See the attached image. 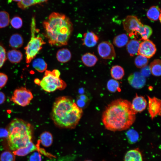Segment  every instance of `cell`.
Returning a JSON list of instances; mask_svg holds the SVG:
<instances>
[{
    "label": "cell",
    "instance_id": "6da1fadb",
    "mask_svg": "<svg viewBox=\"0 0 161 161\" xmlns=\"http://www.w3.org/2000/svg\"><path fill=\"white\" fill-rule=\"evenodd\" d=\"M137 113L131 103L127 100L118 99L106 107L102 115V121L108 130L115 131L129 129L134 122Z\"/></svg>",
    "mask_w": 161,
    "mask_h": 161
},
{
    "label": "cell",
    "instance_id": "7a4b0ae2",
    "mask_svg": "<svg viewBox=\"0 0 161 161\" xmlns=\"http://www.w3.org/2000/svg\"><path fill=\"white\" fill-rule=\"evenodd\" d=\"M45 36L52 46L67 44L73 30L70 19L64 14L54 12L43 23Z\"/></svg>",
    "mask_w": 161,
    "mask_h": 161
},
{
    "label": "cell",
    "instance_id": "3957f363",
    "mask_svg": "<svg viewBox=\"0 0 161 161\" xmlns=\"http://www.w3.org/2000/svg\"><path fill=\"white\" fill-rule=\"evenodd\" d=\"M82 112V109L72 99L63 96L58 97L54 102L51 116L58 126L72 129L78 124Z\"/></svg>",
    "mask_w": 161,
    "mask_h": 161
},
{
    "label": "cell",
    "instance_id": "277c9868",
    "mask_svg": "<svg viewBox=\"0 0 161 161\" xmlns=\"http://www.w3.org/2000/svg\"><path fill=\"white\" fill-rule=\"evenodd\" d=\"M9 148L13 151L27 146L32 141L33 128L29 123L22 119L15 118L7 128Z\"/></svg>",
    "mask_w": 161,
    "mask_h": 161
},
{
    "label": "cell",
    "instance_id": "5b68a950",
    "mask_svg": "<svg viewBox=\"0 0 161 161\" xmlns=\"http://www.w3.org/2000/svg\"><path fill=\"white\" fill-rule=\"evenodd\" d=\"M60 72L57 69L52 71L46 70L39 85L44 90L49 92L57 89H63L66 87V84L60 78Z\"/></svg>",
    "mask_w": 161,
    "mask_h": 161
},
{
    "label": "cell",
    "instance_id": "8992f818",
    "mask_svg": "<svg viewBox=\"0 0 161 161\" xmlns=\"http://www.w3.org/2000/svg\"><path fill=\"white\" fill-rule=\"evenodd\" d=\"M37 30L36 28L35 18L33 17L31 24V39L24 48L26 55V62L28 64L31 62L41 49L43 45L45 44L42 38L35 36V33Z\"/></svg>",
    "mask_w": 161,
    "mask_h": 161
},
{
    "label": "cell",
    "instance_id": "52a82bcc",
    "mask_svg": "<svg viewBox=\"0 0 161 161\" xmlns=\"http://www.w3.org/2000/svg\"><path fill=\"white\" fill-rule=\"evenodd\" d=\"M32 93L25 87L16 89L14 91L10 100L14 103L23 107L29 105L33 98Z\"/></svg>",
    "mask_w": 161,
    "mask_h": 161
},
{
    "label": "cell",
    "instance_id": "ba28073f",
    "mask_svg": "<svg viewBox=\"0 0 161 161\" xmlns=\"http://www.w3.org/2000/svg\"><path fill=\"white\" fill-rule=\"evenodd\" d=\"M123 24L125 30L131 37L138 34L143 25L137 17L133 15L127 16L123 20Z\"/></svg>",
    "mask_w": 161,
    "mask_h": 161
},
{
    "label": "cell",
    "instance_id": "9c48e42d",
    "mask_svg": "<svg viewBox=\"0 0 161 161\" xmlns=\"http://www.w3.org/2000/svg\"><path fill=\"white\" fill-rule=\"evenodd\" d=\"M99 55L102 58L107 59H114L116 53L113 45L109 42L103 41L99 44L97 47Z\"/></svg>",
    "mask_w": 161,
    "mask_h": 161
},
{
    "label": "cell",
    "instance_id": "30bf717a",
    "mask_svg": "<svg viewBox=\"0 0 161 161\" xmlns=\"http://www.w3.org/2000/svg\"><path fill=\"white\" fill-rule=\"evenodd\" d=\"M157 49L155 44L151 40H143L140 43L137 55H141L149 58L155 54Z\"/></svg>",
    "mask_w": 161,
    "mask_h": 161
},
{
    "label": "cell",
    "instance_id": "8fae6325",
    "mask_svg": "<svg viewBox=\"0 0 161 161\" xmlns=\"http://www.w3.org/2000/svg\"><path fill=\"white\" fill-rule=\"evenodd\" d=\"M148 111L152 120L157 115L161 116V100L155 97H151L147 95Z\"/></svg>",
    "mask_w": 161,
    "mask_h": 161
},
{
    "label": "cell",
    "instance_id": "7c38bea8",
    "mask_svg": "<svg viewBox=\"0 0 161 161\" xmlns=\"http://www.w3.org/2000/svg\"><path fill=\"white\" fill-rule=\"evenodd\" d=\"M128 80L132 87L137 89L143 87L146 82L145 77L139 72H135L131 74L128 77Z\"/></svg>",
    "mask_w": 161,
    "mask_h": 161
},
{
    "label": "cell",
    "instance_id": "4fadbf2b",
    "mask_svg": "<svg viewBox=\"0 0 161 161\" xmlns=\"http://www.w3.org/2000/svg\"><path fill=\"white\" fill-rule=\"evenodd\" d=\"M131 104L133 109L137 113L142 112L146 109L147 102L144 97L139 96L136 94Z\"/></svg>",
    "mask_w": 161,
    "mask_h": 161
},
{
    "label": "cell",
    "instance_id": "5bb4252c",
    "mask_svg": "<svg viewBox=\"0 0 161 161\" xmlns=\"http://www.w3.org/2000/svg\"><path fill=\"white\" fill-rule=\"evenodd\" d=\"M99 39L97 36L92 32H88L83 34V44L87 47L95 46L97 43Z\"/></svg>",
    "mask_w": 161,
    "mask_h": 161
},
{
    "label": "cell",
    "instance_id": "9a60e30c",
    "mask_svg": "<svg viewBox=\"0 0 161 161\" xmlns=\"http://www.w3.org/2000/svg\"><path fill=\"white\" fill-rule=\"evenodd\" d=\"M124 161H143L141 153L138 148L130 150L126 153Z\"/></svg>",
    "mask_w": 161,
    "mask_h": 161
},
{
    "label": "cell",
    "instance_id": "2e32d148",
    "mask_svg": "<svg viewBox=\"0 0 161 161\" xmlns=\"http://www.w3.org/2000/svg\"><path fill=\"white\" fill-rule=\"evenodd\" d=\"M37 149V148L32 141L30 142L27 146L21 148L13 153L15 155L18 156H24L33 151Z\"/></svg>",
    "mask_w": 161,
    "mask_h": 161
},
{
    "label": "cell",
    "instance_id": "e0dca14e",
    "mask_svg": "<svg viewBox=\"0 0 161 161\" xmlns=\"http://www.w3.org/2000/svg\"><path fill=\"white\" fill-rule=\"evenodd\" d=\"M6 55L9 61L13 64L20 63L22 60L23 57V54L21 52L16 49L8 51Z\"/></svg>",
    "mask_w": 161,
    "mask_h": 161
},
{
    "label": "cell",
    "instance_id": "ac0fdd59",
    "mask_svg": "<svg viewBox=\"0 0 161 161\" xmlns=\"http://www.w3.org/2000/svg\"><path fill=\"white\" fill-rule=\"evenodd\" d=\"M146 16L147 18L152 21H155L159 19L160 21V9L157 6H151L148 10Z\"/></svg>",
    "mask_w": 161,
    "mask_h": 161
},
{
    "label": "cell",
    "instance_id": "d6986e66",
    "mask_svg": "<svg viewBox=\"0 0 161 161\" xmlns=\"http://www.w3.org/2000/svg\"><path fill=\"white\" fill-rule=\"evenodd\" d=\"M23 42L22 36L18 33H15L10 37L9 40V45L13 48L17 49L22 46Z\"/></svg>",
    "mask_w": 161,
    "mask_h": 161
},
{
    "label": "cell",
    "instance_id": "ffe728a7",
    "mask_svg": "<svg viewBox=\"0 0 161 161\" xmlns=\"http://www.w3.org/2000/svg\"><path fill=\"white\" fill-rule=\"evenodd\" d=\"M140 43L137 40L131 39L128 41L126 44L127 50L131 56L137 54L140 45Z\"/></svg>",
    "mask_w": 161,
    "mask_h": 161
},
{
    "label": "cell",
    "instance_id": "44dd1931",
    "mask_svg": "<svg viewBox=\"0 0 161 161\" xmlns=\"http://www.w3.org/2000/svg\"><path fill=\"white\" fill-rule=\"evenodd\" d=\"M71 53L67 49L63 48L59 50L56 54V58L58 61L65 63L69 61L71 58Z\"/></svg>",
    "mask_w": 161,
    "mask_h": 161
},
{
    "label": "cell",
    "instance_id": "7402d4cb",
    "mask_svg": "<svg viewBox=\"0 0 161 161\" xmlns=\"http://www.w3.org/2000/svg\"><path fill=\"white\" fill-rule=\"evenodd\" d=\"M81 60L83 64L88 67L94 66L98 60L96 56L90 53H87L83 55Z\"/></svg>",
    "mask_w": 161,
    "mask_h": 161
},
{
    "label": "cell",
    "instance_id": "603a6c76",
    "mask_svg": "<svg viewBox=\"0 0 161 161\" xmlns=\"http://www.w3.org/2000/svg\"><path fill=\"white\" fill-rule=\"evenodd\" d=\"M149 67L152 74L155 76H160L161 75V60L157 59H154L150 64Z\"/></svg>",
    "mask_w": 161,
    "mask_h": 161
},
{
    "label": "cell",
    "instance_id": "cb8c5ba5",
    "mask_svg": "<svg viewBox=\"0 0 161 161\" xmlns=\"http://www.w3.org/2000/svg\"><path fill=\"white\" fill-rule=\"evenodd\" d=\"M128 41V35L123 33L116 36L113 39V43L116 47H121L126 45Z\"/></svg>",
    "mask_w": 161,
    "mask_h": 161
},
{
    "label": "cell",
    "instance_id": "d4e9b609",
    "mask_svg": "<svg viewBox=\"0 0 161 161\" xmlns=\"http://www.w3.org/2000/svg\"><path fill=\"white\" fill-rule=\"evenodd\" d=\"M112 77L115 80L122 79L124 75V71L121 66L119 65L113 66L110 71Z\"/></svg>",
    "mask_w": 161,
    "mask_h": 161
},
{
    "label": "cell",
    "instance_id": "484cf974",
    "mask_svg": "<svg viewBox=\"0 0 161 161\" xmlns=\"http://www.w3.org/2000/svg\"><path fill=\"white\" fill-rule=\"evenodd\" d=\"M42 145L44 147L50 146L53 142L52 136L50 132L45 131L41 134L40 136V140Z\"/></svg>",
    "mask_w": 161,
    "mask_h": 161
},
{
    "label": "cell",
    "instance_id": "4316f807",
    "mask_svg": "<svg viewBox=\"0 0 161 161\" xmlns=\"http://www.w3.org/2000/svg\"><path fill=\"white\" fill-rule=\"evenodd\" d=\"M33 67L40 72H42L46 71L47 65L45 61L41 58H38L34 60L32 64Z\"/></svg>",
    "mask_w": 161,
    "mask_h": 161
},
{
    "label": "cell",
    "instance_id": "83f0119b",
    "mask_svg": "<svg viewBox=\"0 0 161 161\" xmlns=\"http://www.w3.org/2000/svg\"><path fill=\"white\" fill-rule=\"evenodd\" d=\"M152 28L149 26L146 25H143L140 30L138 34L143 40L148 39L152 33Z\"/></svg>",
    "mask_w": 161,
    "mask_h": 161
},
{
    "label": "cell",
    "instance_id": "f1b7e54d",
    "mask_svg": "<svg viewBox=\"0 0 161 161\" xmlns=\"http://www.w3.org/2000/svg\"><path fill=\"white\" fill-rule=\"evenodd\" d=\"M10 23L9 13L5 11H0V28L7 26Z\"/></svg>",
    "mask_w": 161,
    "mask_h": 161
},
{
    "label": "cell",
    "instance_id": "f546056e",
    "mask_svg": "<svg viewBox=\"0 0 161 161\" xmlns=\"http://www.w3.org/2000/svg\"><path fill=\"white\" fill-rule=\"evenodd\" d=\"M148 60L147 58L141 55H138L134 60V63L138 68H143L147 66Z\"/></svg>",
    "mask_w": 161,
    "mask_h": 161
},
{
    "label": "cell",
    "instance_id": "4dcf8cb0",
    "mask_svg": "<svg viewBox=\"0 0 161 161\" xmlns=\"http://www.w3.org/2000/svg\"><path fill=\"white\" fill-rule=\"evenodd\" d=\"M120 84L117 80L111 79L108 81L107 88L109 91L111 92H115L119 90Z\"/></svg>",
    "mask_w": 161,
    "mask_h": 161
},
{
    "label": "cell",
    "instance_id": "1f68e13d",
    "mask_svg": "<svg viewBox=\"0 0 161 161\" xmlns=\"http://www.w3.org/2000/svg\"><path fill=\"white\" fill-rule=\"evenodd\" d=\"M15 155L8 151L3 152L0 155V161H15Z\"/></svg>",
    "mask_w": 161,
    "mask_h": 161
},
{
    "label": "cell",
    "instance_id": "d6a6232c",
    "mask_svg": "<svg viewBox=\"0 0 161 161\" xmlns=\"http://www.w3.org/2000/svg\"><path fill=\"white\" fill-rule=\"evenodd\" d=\"M126 135L129 141L132 143L136 142L139 138L138 132L133 129H130L128 131Z\"/></svg>",
    "mask_w": 161,
    "mask_h": 161
},
{
    "label": "cell",
    "instance_id": "836d02e7",
    "mask_svg": "<svg viewBox=\"0 0 161 161\" xmlns=\"http://www.w3.org/2000/svg\"><path fill=\"white\" fill-rule=\"evenodd\" d=\"M11 26L14 28L18 29L21 28L23 24L22 19L18 16L14 17L10 21Z\"/></svg>",
    "mask_w": 161,
    "mask_h": 161
},
{
    "label": "cell",
    "instance_id": "e575fe53",
    "mask_svg": "<svg viewBox=\"0 0 161 161\" xmlns=\"http://www.w3.org/2000/svg\"><path fill=\"white\" fill-rule=\"evenodd\" d=\"M36 4L35 0H21L18 4V7L22 9H25L28 7Z\"/></svg>",
    "mask_w": 161,
    "mask_h": 161
},
{
    "label": "cell",
    "instance_id": "d590c367",
    "mask_svg": "<svg viewBox=\"0 0 161 161\" xmlns=\"http://www.w3.org/2000/svg\"><path fill=\"white\" fill-rule=\"evenodd\" d=\"M7 58L6 50L0 44V68L3 66Z\"/></svg>",
    "mask_w": 161,
    "mask_h": 161
},
{
    "label": "cell",
    "instance_id": "8d00e7d4",
    "mask_svg": "<svg viewBox=\"0 0 161 161\" xmlns=\"http://www.w3.org/2000/svg\"><path fill=\"white\" fill-rule=\"evenodd\" d=\"M8 80L7 75L4 73L0 72V89L4 87Z\"/></svg>",
    "mask_w": 161,
    "mask_h": 161
},
{
    "label": "cell",
    "instance_id": "74e56055",
    "mask_svg": "<svg viewBox=\"0 0 161 161\" xmlns=\"http://www.w3.org/2000/svg\"><path fill=\"white\" fill-rule=\"evenodd\" d=\"M29 161H41L40 154L37 152H34L30 157Z\"/></svg>",
    "mask_w": 161,
    "mask_h": 161
},
{
    "label": "cell",
    "instance_id": "f35d334b",
    "mask_svg": "<svg viewBox=\"0 0 161 161\" xmlns=\"http://www.w3.org/2000/svg\"><path fill=\"white\" fill-rule=\"evenodd\" d=\"M140 73L145 77L149 76L151 73L149 66H146L142 68Z\"/></svg>",
    "mask_w": 161,
    "mask_h": 161
},
{
    "label": "cell",
    "instance_id": "ab89813d",
    "mask_svg": "<svg viewBox=\"0 0 161 161\" xmlns=\"http://www.w3.org/2000/svg\"><path fill=\"white\" fill-rule=\"evenodd\" d=\"M5 100L6 96L2 92L0 91V104L3 103Z\"/></svg>",
    "mask_w": 161,
    "mask_h": 161
},
{
    "label": "cell",
    "instance_id": "60d3db41",
    "mask_svg": "<svg viewBox=\"0 0 161 161\" xmlns=\"http://www.w3.org/2000/svg\"><path fill=\"white\" fill-rule=\"evenodd\" d=\"M86 102L78 99L77 101V105L78 107L81 108L84 106Z\"/></svg>",
    "mask_w": 161,
    "mask_h": 161
},
{
    "label": "cell",
    "instance_id": "b9f144b4",
    "mask_svg": "<svg viewBox=\"0 0 161 161\" xmlns=\"http://www.w3.org/2000/svg\"><path fill=\"white\" fill-rule=\"evenodd\" d=\"M80 100L84 101L85 102L87 101L88 98L85 95H82L80 96L79 98Z\"/></svg>",
    "mask_w": 161,
    "mask_h": 161
},
{
    "label": "cell",
    "instance_id": "7bdbcfd3",
    "mask_svg": "<svg viewBox=\"0 0 161 161\" xmlns=\"http://www.w3.org/2000/svg\"><path fill=\"white\" fill-rule=\"evenodd\" d=\"M36 4L47 2L48 0H35Z\"/></svg>",
    "mask_w": 161,
    "mask_h": 161
},
{
    "label": "cell",
    "instance_id": "ee69618b",
    "mask_svg": "<svg viewBox=\"0 0 161 161\" xmlns=\"http://www.w3.org/2000/svg\"><path fill=\"white\" fill-rule=\"evenodd\" d=\"M35 83L38 85H39L40 82V80L38 79L37 78L35 80Z\"/></svg>",
    "mask_w": 161,
    "mask_h": 161
},
{
    "label": "cell",
    "instance_id": "f6af8a7d",
    "mask_svg": "<svg viewBox=\"0 0 161 161\" xmlns=\"http://www.w3.org/2000/svg\"><path fill=\"white\" fill-rule=\"evenodd\" d=\"M12 0L14 1L18 2L20 1L21 0Z\"/></svg>",
    "mask_w": 161,
    "mask_h": 161
},
{
    "label": "cell",
    "instance_id": "bcb514c9",
    "mask_svg": "<svg viewBox=\"0 0 161 161\" xmlns=\"http://www.w3.org/2000/svg\"><path fill=\"white\" fill-rule=\"evenodd\" d=\"M85 161H91V160H86Z\"/></svg>",
    "mask_w": 161,
    "mask_h": 161
}]
</instances>
